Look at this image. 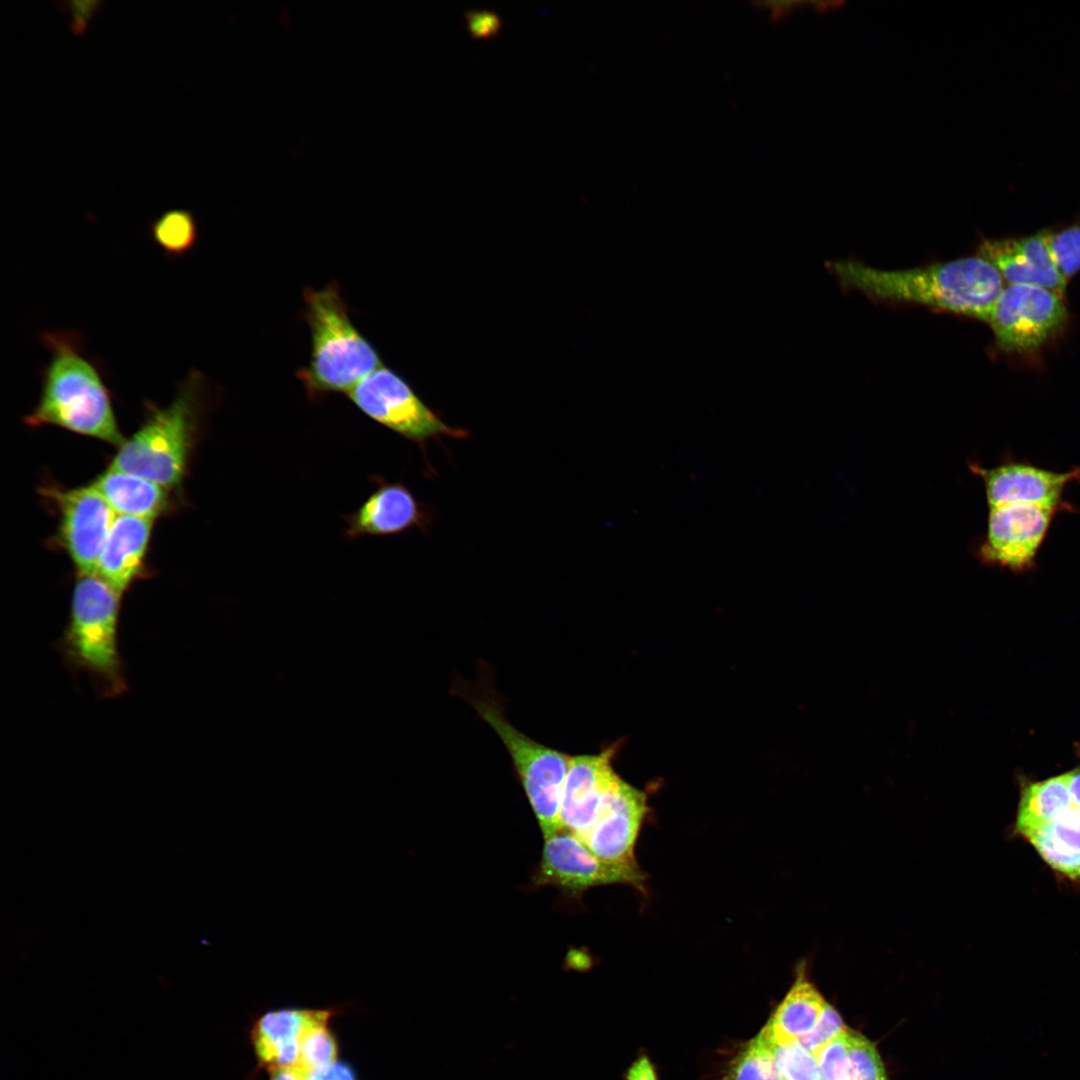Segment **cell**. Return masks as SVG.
Masks as SVG:
<instances>
[{
    "mask_svg": "<svg viewBox=\"0 0 1080 1080\" xmlns=\"http://www.w3.org/2000/svg\"><path fill=\"white\" fill-rule=\"evenodd\" d=\"M826 267L843 288L871 299L917 304L985 322L1004 288L999 271L978 254L899 270L851 259L831 260Z\"/></svg>",
    "mask_w": 1080,
    "mask_h": 1080,
    "instance_id": "obj_1",
    "label": "cell"
},
{
    "mask_svg": "<svg viewBox=\"0 0 1080 1080\" xmlns=\"http://www.w3.org/2000/svg\"><path fill=\"white\" fill-rule=\"evenodd\" d=\"M40 341L49 360L40 371L38 403L25 422L30 426L55 425L122 445L103 366L88 353L82 335L57 329L41 333Z\"/></svg>",
    "mask_w": 1080,
    "mask_h": 1080,
    "instance_id": "obj_2",
    "label": "cell"
},
{
    "mask_svg": "<svg viewBox=\"0 0 1080 1080\" xmlns=\"http://www.w3.org/2000/svg\"><path fill=\"white\" fill-rule=\"evenodd\" d=\"M303 300L311 353L308 364L297 371V378L314 400L330 393H348L382 366L380 356L354 326L337 283L320 290L305 288Z\"/></svg>",
    "mask_w": 1080,
    "mask_h": 1080,
    "instance_id": "obj_3",
    "label": "cell"
},
{
    "mask_svg": "<svg viewBox=\"0 0 1080 1080\" xmlns=\"http://www.w3.org/2000/svg\"><path fill=\"white\" fill-rule=\"evenodd\" d=\"M206 389L205 377L193 369L170 405L159 408L147 403L144 423L121 445L109 468L165 488L178 484L197 433Z\"/></svg>",
    "mask_w": 1080,
    "mask_h": 1080,
    "instance_id": "obj_4",
    "label": "cell"
},
{
    "mask_svg": "<svg viewBox=\"0 0 1080 1080\" xmlns=\"http://www.w3.org/2000/svg\"><path fill=\"white\" fill-rule=\"evenodd\" d=\"M120 594L96 575H79L59 648L68 664L86 672L104 697L126 689L118 648Z\"/></svg>",
    "mask_w": 1080,
    "mask_h": 1080,
    "instance_id": "obj_5",
    "label": "cell"
},
{
    "mask_svg": "<svg viewBox=\"0 0 1080 1080\" xmlns=\"http://www.w3.org/2000/svg\"><path fill=\"white\" fill-rule=\"evenodd\" d=\"M489 674L485 671L475 686L462 684L453 689L474 707L504 744L546 839L560 829L562 789L571 756L543 745L515 728L504 715Z\"/></svg>",
    "mask_w": 1080,
    "mask_h": 1080,
    "instance_id": "obj_6",
    "label": "cell"
},
{
    "mask_svg": "<svg viewBox=\"0 0 1080 1080\" xmlns=\"http://www.w3.org/2000/svg\"><path fill=\"white\" fill-rule=\"evenodd\" d=\"M347 395L366 416L415 442L424 451L429 439L469 436L468 431L445 423L400 375L383 365L364 377Z\"/></svg>",
    "mask_w": 1080,
    "mask_h": 1080,
    "instance_id": "obj_7",
    "label": "cell"
},
{
    "mask_svg": "<svg viewBox=\"0 0 1080 1080\" xmlns=\"http://www.w3.org/2000/svg\"><path fill=\"white\" fill-rule=\"evenodd\" d=\"M1063 294L1040 286L1008 284L986 322L1003 352L1027 355L1039 351L1065 327Z\"/></svg>",
    "mask_w": 1080,
    "mask_h": 1080,
    "instance_id": "obj_8",
    "label": "cell"
},
{
    "mask_svg": "<svg viewBox=\"0 0 1080 1080\" xmlns=\"http://www.w3.org/2000/svg\"><path fill=\"white\" fill-rule=\"evenodd\" d=\"M536 883L552 885L570 893L608 884H627L642 889L645 875L636 865L601 860L574 834L559 829L544 839Z\"/></svg>",
    "mask_w": 1080,
    "mask_h": 1080,
    "instance_id": "obj_9",
    "label": "cell"
},
{
    "mask_svg": "<svg viewBox=\"0 0 1080 1080\" xmlns=\"http://www.w3.org/2000/svg\"><path fill=\"white\" fill-rule=\"evenodd\" d=\"M1058 511L1032 504L990 508L986 538L979 549L981 560L1016 573L1031 570Z\"/></svg>",
    "mask_w": 1080,
    "mask_h": 1080,
    "instance_id": "obj_10",
    "label": "cell"
},
{
    "mask_svg": "<svg viewBox=\"0 0 1080 1080\" xmlns=\"http://www.w3.org/2000/svg\"><path fill=\"white\" fill-rule=\"evenodd\" d=\"M60 514V532L79 575H95L115 512L93 486L52 490Z\"/></svg>",
    "mask_w": 1080,
    "mask_h": 1080,
    "instance_id": "obj_11",
    "label": "cell"
},
{
    "mask_svg": "<svg viewBox=\"0 0 1080 1080\" xmlns=\"http://www.w3.org/2000/svg\"><path fill=\"white\" fill-rule=\"evenodd\" d=\"M615 747L597 754L571 756L565 776L560 812V829L581 841L595 823L601 806L620 777L613 768Z\"/></svg>",
    "mask_w": 1080,
    "mask_h": 1080,
    "instance_id": "obj_12",
    "label": "cell"
},
{
    "mask_svg": "<svg viewBox=\"0 0 1080 1080\" xmlns=\"http://www.w3.org/2000/svg\"><path fill=\"white\" fill-rule=\"evenodd\" d=\"M647 810L646 794L619 777L582 842L603 861L636 865L634 848Z\"/></svg>",
    "mask_w": 1080,
    "mask_h": 1080,
    "instance_id": "obj_13",
    "label": "cell"
},
{
    "mask_svg": "<svg viewBox=\"0 0 1080 1080\" xmlns=\"http://www.w3.org/2000/svg\"><path fill=\"white\" fill-rule=\"evenodd\" d=\"M344 519L346 537L355 539L397 535L413 528L427 532L433 516L402 482L376 477L372 492Z\"/></svg>",
    "mask_w": 1080,
    "mask_h": 1080,
    "instance_id": "obj_14",
    "label": "cell"
},
{
    "mask_svg": "<svg viewBox=\"0 0 1080 1080\" xmlns=\"http://www.w3.org/2000/svg\"><path fill=\"white\" fill-rule=\"evenodd\" d=\"M971 470L979 475L985 486L989 508L1010 504H1032L1063 510L1065 487L1080 480V468L1067 472L1045 470L1025 463H1006L994 468L976 464Z\"/></svg>",
    "mask_w": 1080,
    "mask_h": 1080,
    "instance_id": "obj_15",
    "label": "cell"
},
{
    "mask_svg": "<svg viewBox=\"0 0 1080 1080\" xmlns=\"http://www.w3.org/2000/svg\"><path fill=\"white\" fill-rule=\"evenodd\" d=\"M978 255L988 260L1008 284L1040 286L1064 294L1062 277L1048 245V230L1017 238L985 239Z\"/></svg>",
    "mask_w": 1080,
    "mask_h": 1080,
    "instance_id": "obj_16",
    "label": "cell"
},
{
    "mask_svg": "<svg viewBox=\"0 0 1080 1080\" xmlns=\"http://www.w3.org/2000/svg\"><path fill=\"white\" fill-rule=\"evenodd\" d=\"M152 521L150 518L119 515L111 526L95 575L120 595L142 570Z\"/></svg>",
    "mask_w": 1080,
    "mask_h": 1080,
    "instance_id": "obj_17",
    "label": "cell"
},
{
    "mask_svg": "<svg viewBox=\"0 0 1080 1080\" xmlns=\"http://www.w3.org/2000/svg\"><path fill=\"white\" fill-rule=\"evenodd\" d=\"M320 1012L321 1010L311 1009H282L262 1015L252 1034L259 1061L269 1069L296 1067L299 1037Z\"/></svg>",
    "mask_w": 1080,
    "mask_h": 1080,
    "instance_id": "obj_18",
    "label": "cell"
},
{
    "mask_svg": "<svg viewBox=\"0 0 1080 1080\" xmlns=\"http://www.w3.org/2000/svg\"><path fill=\"white\" fill-rule=\"evenodd\" d=\"M1026 840L1052 869L1080 880V808L1074 802Z\"/></svg>",
    "mask_w": 1080,
    "mask_h": 1080,
    "instance_id": "obj_19",
    "label": "cell"
},
{
    "mask_svg": "<svg viewBox=\"0 0 1080 1080\" xmlns=\"http://www.w3.org/2000/svg\"><path fill=\"white\" fill-rule=\"evenodd\" d=\"M92 485L120 515L153 519L167 506L165 487L133 474L109 468Z\"/></svg>",
    "mask_w": 1080,
    "mask_h": 1080,
    "instance_id": "obj_20",
    "label": "cell"
},
{
    "mask_svg": "<svg viewBox=\"0 0 1080 1080\" xmlns=\"http://www.w3.org/2000/svg\"><path fill=\"white\" fill-rule=\"evenodd\" d=\"M826 1003L801 963L793 985L765 1027L777 1039L798 1040L815 1027Z\"/></svg>",
    "mask_w": 1080,
    "mask_h": 1080,
    "instance_id": "obj_21",
    "label": "cell"
},
{
    "mask_svg": "<svg viewBox=\"0 0 1080 1080\" xmlns=\"http://www.w3.org/2000/svg\"><path fill=\"white\" fill-rule=\"evenodd\" d=\"M1073 805L1065 775L1034 782L1021 793L1016 832L1025 839Z\"/></svg>",
    "mask_w": 1080,
    "mask_h": 1080,
    "instance_id": "obj_22",
    "label": "cell"
},
{
    "mask_svg": "<svg viewBox=\"0 0 1080 1080\" xmlns=\"http://www.w3.org/2000/svg\"><path fill=\"white\" fill-rule=\"evenodd\" d=\"M153 241L169 256L182 257L197 241L198 228L193 213L184 208L166 210L149 224Z\"/></svg>",
    "mask_w": 1080,
    "mask_h": 1080,
    "instance_id": "obj_23",
    "label": "cell"
},
{
    "mask_svg": "<svg viewBox=\"0 0 1080 1080\" xmlns=\"http://www.w3.org/2000/svg\"><path fill=\"white\" fill-rule=\"evenodd\" d=\"M785 1080H820L818 1061L797 1040L775 1038L764 1027L759 1033Z\"/></svg>",
    "mask_w": 1080,
    "mask_h": 1080,
    "instance_id": "obj_24",
    "label": "cell"
},
{
    "mask_svg": "<svg viewBox=\"0 0 1080 1080\" xmlns=\"http://www.w3.org/2000/svg\"><path fill=\"white\" fill-rule=\"evenodd\" d=\"M330 1010H321L299 1037L297 1068L306 1073L336 1062L337 1044L328 1028Z\"/></svg>",
    "mask_w": 1080,
    "mask_h": 1080,
    "instance_id": "obj_25",
    "label": "cell"
},
{
    "mask_svg": "<svg viewBox=\"0 0 1080 1080\" xmlns=\"http://www.w3.org/2000/svg\"><path fill=\"white\" fill-rule=\"evenodd\" d=\"M725 1080H785L758 1034L733 1060Z\"/></svg>",
    "mask_w": 1080,
    "mask_h": 1080,
    "instance_id": "obj_26",
    "label": "cell"
},
{
    "mask_svg": "<svg viewBox=\"0 0 1080 1080\" xmlns=\"http://www.w3.org/2000/svg\"><path fill=\"white\" fill-rule=\"evenodd\" d=\"M1048 245L1054 263L1068 281L1080 271V218L1058 230H1048Z\"/></svg>",
    "mask_w": 1080,
    "mask_h": 1080,
    "instance_id": "obj_27",
    "label": "cell"
},
{
    "mask_svg": "<svg viewBox=\"0 0 1080 1080\" xmlns=\"http://www.w3.org/2000/svg\"><path fill=\"white\" fill-rule=\"evenodd\" d=\"M848 1080H887L883 1063L874 1044L853 1030H850Z\"/></svg>",
    "mask_w": 1080,
    "mask_h": 1080,
    "instance_id": "obj_28",
    "label": "cell"
},
{
    "mask_svg": "<svg viewBox=\"0 0 1080 1080\" xmlns=\"http://www.w3.org/2000/svg\"><path fill=\"white\" fill-rule=\"evenodd\" d=\"M820 1080H848L850 1073V1029L825 1045L817 1054Z\"/></svg>",
    "mask_w": 1080,
    "mask_h": 1080,
    "instance_id": "obj_29",
    "label": "cell"
},
{
    "mask_svg": "<svg viewBox=\"0 0 1080 1080\" xmlns=\"http://www.w3.org/2000/svg\"><path fill=\"white\" fill-rule=\"evenodd\" d=\"M847 1027L839 1013L830 1004L826 1003L823 1013L815 1027L806 1035L798 1038V1042L809 1052L816 1054L829 1042L843 1033Z\"/></svg>",
    "mask_w": 1080,
    "mask_h": 1080,
    "instance_id": "obj_30",
    "label": "cell"
},
{
    "mask_svg": "<svg viewBox=\"0 0 1080 1080\" xmlns=\"http://www.w3.org/2000/svg\"><path fill=\"white\" fill-rule=\"evenodd\" d=\"M464 17L470 35L476 40L494 38L502 28L501 18L492 11L468 10Z\"/></svg>",
    "mask_w": 1080,
    "mask_h": 1080,
    "instance_id": "obj_31",
    "label": "cell"
},
{
    "mask_svg": "<svg viewBox=\"0 0 1080 1080\" xmlns=\"http://www.w3.org/2000/svg\"><path fill=\"white\" fill-rule=\"evenodd\" d=\"M307 1080H356V1078L349 1065L336 1061L308 1073Z\"/></svg>",
    "mask_w": 1080,
    "mask_h": 1080,
    "instance_id": "obj_32",
    "label": "cell"
},
{
    "mask_svg": "<svg viewBox=\"0 0 1080 1080\" xmlns=\"http://www.w3.org/2000/svg\"><path fill=\"white\" fill-rule=\"evenodd\" d=\"M626 1080H656L650 1061L646 1057L639 1058L628 1070Z\"/></svg>",
    "mask_w": 1080,
    "mask_h": 1080,
    "instance_id": "obj_33",
    "label": "cell"
},
{
    "mask_svg": "<svg viewBox=\"0 0 1080 1080\" xmlns=\"http://www.w3.org/2000/svg\"><path fill=\"white\" fill-rule=\"evenodd\" d=\"M307 1076L297 1067H275L270 1069L269 1080H307Z\"/></svg>",
    "mask_w": 1080,
    "mask_h": 1080,
    "instance_id": "obj_34",
    "label": "cell"
},
{
    "mask_svg": "<svg viewBox=\"0 0 1080 1080\" xmlns=\"http://www.w3.org/2000/svg\"><path fill=\"white\" fill-rule=\"evenodd\" d=\"M1070 794L1074 804L1080 808V768L1065 773Z\"/></svg>",
    "mask_w": 1080,
    "mask_h": 1080,
    "instance_id": "obj_35",
    "label": "cell"
}]
</instances>
